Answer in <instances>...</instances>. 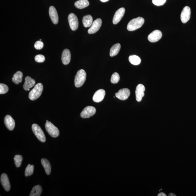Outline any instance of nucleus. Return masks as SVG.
Returning a JSON list of instances; mask_svg holds the SVG:
<instances>
[{
    "label": "nucleus",
    "instance_id": "f257e3e1",
    "mask_svg": "<svg viewBox=\"0 0 196 196\" xmlns=\"http://www.w3.org/2000/svg\"><path fill=\"white\" fill-rule=\"evenodd\" d=\"M145 20L143 17H138L130 21L127 26V29L129 31H134L141 27L144 24Z\"/></svg>",
    "mask_w": 196,
    "mask_h": 196
},
{
    "label": "nucleus",
    "instance_id": "f03ea898",
    "mask_svg": "<svg viewBox=\"0 0 196 196\" xmlns=\"http://www.w3.org/2000/svg\"><path fill=\"white\" fill-rule=\"evenodd\" d=\"M43 89V85L42 84H37L29 93V99L32 101L38 99L41 95Z\"/></svg>",
    "mask_w": 196,
    "mask_h": 196
},
{
    "label": "nucleus",
    "instance_id": "7ed1b4c3",
    "mask_svg": "<svg viewBox=\"0 0 196 196\" xmlns=\"http://www.w3.org/2000/svg\"><path fill=\"white\" fill-rule=\"evenodd\" d=\"M87 74L83 69H81L77 73L75 76L74 85L77 88H79L84 84L86 79Z\"/></svg>",
    "mask_w": 196,
    "mask_h": 196
},
{
    "label": "nucleus",
    "instance_id": "20e7f679",
    "mask_svg": "<svg viewBox=\"0 0 196 196\" xmlns=\"http://www.w3.org/2000/svg\"><path fill=\"white\" fill-rule=\"evenodd\" d=\"M32 129L33 133L39 141L42 142H46L45 135L41 128L38 125L35 124H33L32 126Z\"/></svg>",
    "mask_w": 196,
    "mask_h": 196
},
{
    "label": "nucleus",
    "instance_id": "39448f33",
    "mask_svg": "<svg viewBox=\"0 0 196 196\" xmlns=\"http://www.w3.org/2000/svg\"><path fill=\"white\" fill-rule=\"evenodd\" d=\"M46 131L52 137L56 138L59 135V131L58 128L51 122H47L45 124Z\"/></svg>",
    "mask_w": 196,
    "mask_h": 196
},
{
    "label": "nucleus",
    "instance_id": "423d86ee",
    "mask_svg": "<svg viewBox=\"0 0 196 196\" xmlns=\"http://www.w3.org/2000/svg\"><path fill=\"white\" fill-rule=\"evenodd\" d=\"M69 26L72 31H75L78 29V21L77 16L74 13L69 14L68 17Z\"/></svg>",
    "mask_w": 196,
    "mask_h": 196
},
{
    "label": "nucleus",
    "instance_id": "0eeeda50",
    "mask_svg": "<svg viewBox=\"0 0 196 196\" xmlns=\"http://www.w3.org/2000/svg\"><path fill=\"white\" fill-rule=\"evenodd\" d=\"M96 109L95 108L92 106L86 107L81 112V117L83 119L88 118L93 115L95 114Z\"/></svg>",
    "mask_w": 196,
    "mask_h": 196
},
{
    "label": "nucleus",
    "instance_id": "6e6552de",
    "mask_svg": "<svg viewBox=\"0 0 196 196\" xmlns=\"http://www.w3.org/2000/svg\"><path fill=\"white\" fill-rule=\"evenodd\" d=\"M102 20L100 18L96 19L93 22L92 26L88 30L89 34H93L97 32L102 25Z\"/></svg>",
    "mask_w": 196,
    "mask_h": 196
},
{
    "label": "nucleus",
    "instance_id": "1a4fd4ad",
    "mask_svg": "<svg viewBox=\"0 0 196 196\" xmlns=\"http://www.w3.org/2000/svg\"><path fill=\"white\" fill-rule=\"evenodd\" d=\"M131 94L130 91L127 88L121 89L118 92L115 93V97L121 100H125L129 97Z\"/></svg>",
    "mask_w": 196,
    "mask_h": 196
},
{
    "label": "nucleus",
    "instance_id": "9d476101",
    "mask_svg": "<svg viewBox=\"0 0 196 196\" xmlns=\"http://www.w3.org/2000/svg\"><path fill=\"white\" fill-rule=\"evenodd\" d=\"M191 16V9L189 7L185 6L181 12V19L183 24H185L189 20Z\"/></svg>",
    "mask_w": 196,
    "mask_h": 196
},
{
    "label": "nucleus",
    "instance_id": "9b49d317",
    "mask_svg": "<svg viewBox=\"0 0 196 196\" xmlns=\"http://www.w3.org/2000/svg\"><path fill=\"white\" fill-rule=\"evenodd\" d=\"M162 37V32L159 30H155L150 34L148 39L151 42H156L159 41Z\"/></svg>",
    "mask_w": 196,
    "mask_h": 196
},
{
    "label": "nucleus",
    "instance_id": "f8f14e48",
    "mask_svg": "<svg viewBox=\"0 0 196 196\" xmlns=\"http://www.w3.org/2000/svg\"><path fill=\"white\" fill-rule=\"evenodd\" d=\"M145 90V87L143 85L140 84L137 85L135 93L136 99L138 102H140L142 100V98L145 95L144 91Z\"/></svg>",
    "mask_w": 196,
    "mask_h": 196
},
{
    "label": "nucleus",
    "instance_id": "ddd939ff",
    "mask_svg": "<svg viewBox=\"0 0 196 196\" xmlns=\"http://www.w3.org/2000/svg\"><path fill=\"white\" fill-rule=\"evenodd\" d=\"M125 8H119L115 12L113 20V24H116L120 22L125 13Z\"/></svg>",
    "mask_w": 196,
    "mask_h": 196
},
{
    "label": "nucleus",
    "instance_id": "4468645a",
    "mask_svg": "<svg viewBox=\"0 0 196 196\" xmlns=\"http://www.w3.org/2000/svg\"><path fill=\"white\" fill-rule=\"evenodd\" d=\"M105 95H106L105 90L103 89H100L97 91L94 94L93 97V100L94 102H100L104 99Z\"/></svg>",
    "mask_w": 196,
    "mask_h": 196
},
{
    "label": "nucleus",
    "instance_id": "2eb2a0df",
    "mask_svg": "<svg viewBox=\"0 0 196 196\" xmlns=\"http://www.w3.org/2000/svg\"><path fill=\"white\" fill-rule=\"evenodd\" d=\"M49 17L53 24H56L58 22V17L56 8L54 7H50L49 10Z\"/></svg>",
    "mask_w": 196,
    "mask_h": 196
},
{
    "label": "nucleus",
    "instance_id": "dca6fc26",
    "mask_svg": "<svg viewBox=\"0 0 196 196\" xmlns=\"http://www.w3.org/2000/svg\"><path fill=\"white\" fill-rule=\"evenodd\" d=\"M4 122L6 127L10 131H12L15 128V121L10 115H7L5 116Z\"/></svg>",
    "mask_w": 196,
    "mask_h": 196
},
{
    "label": "nucleus",
    "instance_id": "f3484780",
    "mask_svg": "<svg viewBox=\"0 0 196 196\" xmlns=\"http://www.w3.org/2000/svg\"><path fill=\"white\" fill-rule=\"evenodd\" d=\"M1 182L3 188L6 191H9L10 188V184L8 178L7 174L3 173L1 175Z\"/></svg>",
    "mask_w": 196,
    "mask_h": 196
},
{
    "label": "nucleus",
    "instance_id": "a211bd4d",
    "mask_svg": "<svg viewBox=\"0 0 196 196\" xmlns=\"http://www.w3.org/2000/svg\"><path fill=\"white\" fill-rule=\"evenodd\" d=\"M71 59V53L68 49H66L63 51L62 56V63L64 65H67L70 63Z\"/></svg>",
    "mask_w": 196,
    "mask_h": 196
},
{
    "label": "nucleus",
    "instance_id": "6ab92c4d",
    "mask_svg": "<svg viewBox=\"0 0 196 196\" xmlns=\"http://www.w3.org/2000/svg\"><path fill=\"white\" fill-rule=\"evenodd\" d=\"M25 83L24 85V88L25 90H30V89L34 86L36 82L30 76H27L25 79Z\"/></svg>",
    "mask_w": 196,
    "mask_h": 196
},
{
    "label": "nucleus",
    "instance_id": "aec40b11",
    "mask_svg": "<svg viewBox=\"0 0 196 196\" xmlns=\"http://www.w3.org/2000/svg\"><path fill=\"white\" fill-rule=\"evenodd\" d=\"M41 163L43 167L46 174L49 175L51 172V165L47 159L43 158L41 160Z\"/></svg>",
    "mask_w": 196,
    "mask_h": 196
},
{
    "label": "nucleus",
    "instance_id": "412c9836",
    "mask_svg": "<svg viewBox=\"0 0 196 196\" xmlns=\"http://www.w3.org/2000/svg\"><path fill=\"white\" fill-rule=\"evenodd\" d=\"M23 74L21 71H17L14 75L12 78V81L15 84H18L22 82Z\"/></svg>",
    "mask_w": 196,
    "mask_h": 196
},
{
    "label": "nucleus",
    "instance_id": "4be33fe9",
    "mask_svg": "<svg viewBox=\"0 0 196 196\" xmlns=\"http://www.w3.org/2000/svg\"><path fill=\"white\" fill-rule=\"evenodd\" d=\"M93 17L90 15L84 16L83 19V23L84 27L88 28L92 26L93 23Z\"/></svg>",
    "mask_w": 196,
    "mask_h": 196
},
{
    "label": "nucleus",
    "instance_id": "5701e85b",
    "mask_svg": "<svg viewBox=\"0 0 196 196\" xmlns=\"http://www.w3.org/2000/svg\"><path fill=\"white\" fill-rule=\"evenodd\" d=\"M90 3L88 0H79L76 1L74 3V6L77 8L80 9L84 8L86 7H88Z\"/></svg>",
    "mask_w": 196,
    "mask_h": 196
},
{
    "label": "nucleus",
    "instance_id": "b1692460",
    "mask_svg": "<svg viewBox=\"0 0 196 196\" xmlns=\"http://www.w3.org/2000/svg\"><path fill=\"white\" fill-rule=\"evenodd\" d=\"M42 188L40 185H36L32 189L30 196H40L42 194Z\"/></svg>",
    "mask_w": 196,
    "mask_h": 196
},
{
    "label": "nucleus",
    "instance_id": "393cba45",
    "mask_svg": "<svg viewBox=\"0 0 196 196\" xmlns=\"http://www.w3.org/2000/svg\"><path fill=\"white\" fill-rule=\"evenodd\" d=\"M121 49L120 44L117 43L114 45L110 49V55L111 57L116 56L118 54Z\"/></svg>",
    "mask_w": 196,
    "mask_h": 196
},
{
    "label": "nucleus",
    "instance_id": "a878e982",
    "mask_svg": "<svg viewBox=\"0 0 196 196\" xmlns=\"http://www.w3.org/2000/svg\"><path fill=\"white\" fill-rule=\"evenodd\" d=\"M129 61L132 65H140L141 62V60L140 57L136 55H131L129 57Z\"/></svg>",
    "mask_w": 196,
    "mask_h": 196
},
{
    "label": "nucleus",
    "instance_id": "bb28decb",
    "mask_svg": "<svg viewBox=\"0 0 196 196\" xmlns=\"http://www.w3.org/2000/svg\"><path fill=\"white\" fill-rule=\"evenodd\" d=\"M23 160V157L22 156L19 155H17L14 156V161L16 166L19 167L21 166Z\"/></svg>",
    "mask_w": 196,
    "mask_h": 196
},
{
    "label": "nucleus",
    "instance_id": "cd10ccee",
    "mask_svg": "<svg viewBox=\"0 0 196 196\" xmlns=\"http://www.w3.org/2000/svg\"><path fill=\"white\" fill-rule=\"evenodd\" d=\"M34 171V166L28 164L25 171V175L26 176H31L33 174Z\"/></svg>",
    "mask_w": 196,
    "mask_h": 196
},
{
    "label": "nucleus",
    "instance_id": "c85d7f7f",
    "mask_svg": "<svg viewBox=\"0 0 196 196\" xmlns=\"http://www.w3.org/2000/svg\"><path fill=\"white\" fill-rule=\"evenodd\" d=\"M120 79V77L119 74L117 72H115L112 75L110 81L112 83L116 84L119 82Z\"/></svg>",
    "mask_w": 196,
    "mask_h": 196
},
{
    "label": "nucleus",
    "instance_id": "c756f323",
    "mask_svg": "<svg viewBox=\"0 0 196 196\" xmlns=\"http://www.w3.org/2000/svg\"><path fill=\"white\" fill-rule=\"evenodd\" d=\"M8 88L6 84L1 83L0 84V94H4L8 92Z\"/></svg>",
    "mask_w": 196,
    "mask_h": 196
},
{
    "label": "nucleus",
    "instance_id": "7c9ffc66",
    "mask_svg": "<svg viewBox=\"0 0 196 196\" xmlns=\"http://www.w3.org/2000/svg\"><path fill=\"white\" fill-rule=\"evenodd\" d=\"M35 60L37 63H43L45 61V58L43 55H38L35 56Z\"/></svg>",
    "mask_w": 196,
    "mask_h": 196
},
{
    "label": "nucleus",
    "instance_id": "2f4dec72",
    "mask_svg": "<svg viewBox=\"0 0 196 196\" xmlns=\"http://www.w3.org/2000/svg\"><path fill=\"white\" fill-rule=\"evenodd\" d=\"M166 0H152L153 4L156 6H161L165 4Z\"/></svg>",
    "mask_w": 196,
    "mask_h": 196
},
{
    "label": "nucleus",
    "instance_id": "473e14b6",
    "mask_svg": "<svg viewBox=\"0 0 196 196\" xmlns=\"http://www.w3.org/2000/svg\"><path fill=\"white\" fill-rule=\"evenodd\" d=\"M43 46L44 44L43 43L39 40L36 42L34 45V47L35 49L39 50L42 49L43 48Z\"/></svg>",
    "mask_w": 196,
    "mask_h": 196
},
{
    "label": "nucleus",
    "instance_id": "72a5a7b5",
    "mask_svg": "<svg viewBox=\"0 0 196 196\" xmlns=\"http://www.w3.org/2000/svg\"><path fill=\"white\" fill-rule=\"evenodd\" d=\"M158 196H166V194H165L164 193H163V192H161V193H160V194H158Z\"/></svg>",
    "mask_w": 196,
    "mask_h": 196
},
{
    "label": "nucleus",
    "instance_id": "f704fd0d",
    "mask_svg": "<svg viewBox=\"0 0 196 196\" xmlns=\"http://www.w3.org/2000/svg\"><path fill=\"white\" fill-rule=\"evenodd\" d=\"M169 196H176V195H175V194H174L173 193H170V194H169Z\"/></svg>",
    "mask_w": 196,
    "mask_h": 196
},
{
    "label": "nucleus",
    "instance_id": "c9c22d12",
    "mask_svg": "<svg viewBox=\"0 0 196 196\" xmlns=\"http://www.w3.org/2000/svg\"><path fill=\"white\" fill-rule=\"evenodd\" d=\"M109 0H100V1L102 2H107Z\"/></svg>",
    "mask_w": 196,
    "mask_h": 196
},
{
    "label": "nucleus",
    "instance_id": "e433bc0d",
    "mask_svg": "<svg viewBox=\"0 0 196 196\" xmlns=\"http://www.w3.org/2000/svg\"><path fill=\"white\" fill-rule=\"evenodd\" d=\"M40 41H41V39H40Z\"/></svg>",
    "mask_w": 196,
    "mask_h": 196
},
{
    "label": "nucleus",
    "instance_id": "4c0bfd02",
    "mask_svg": "<svg viewBox=\"0 0 196 196\" xmlns=\"http://www.w3.org/2000/svg\"><path fill=\"white\" fill-rule=\"evenodd\" d=\"M48 122V120L46 121V122Z\"/></svg>",
    "mask_w": 196,
    "mask_h": 196
}]
</instances>
